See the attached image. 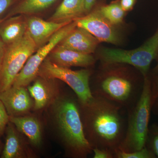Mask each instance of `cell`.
<instances>
[{"label":"cell","mask_w":158,"mask_h":158,"mask_svg":"<svg viewBox=\"0 0 158 158\" xmlns=\"http://www.w3.org/2000/svg\"><path fill=\"white\" fill-rule=\"evenodd\" d=\"M137 0H120L122 8L126 12L131 11Z\"/></svg>","instance_id":"484cf974"},{"label":"cell","mask_w":158,"mask_h":158,"mask_svg":"<svg viewBox=\"0 0 158 158\" xmlns=\"http://www.w3.org/2000/svg\"><path fill=\"white\" fill-rule=\"evenodd\" d=\"M0 100L9 116L27 115L34 106V101L25 87L11 86L0 93Z\"/></svg>","instance_id":"30bf717a"},{"label":"cell","mask_w":158,"mask_h":158,"mask_svg":"<svg viewBox=\"0 0 158 158\" xmlns=\"http://www.w3.org/2000/svg\"><path fill=\"white\" fill-rule=\"evenodd\" d=\"M77 27L76 23L73 21L57 31L46 44L37 49L28 59L12 86L26 88L37 78L40 66L51 52Z\"/></svg>","instance_id":"ba28073f"},{"label":"cell","mask_w":158,"mask_h":158,"mask_svg":"<svg viewBox=\"0 0 158 158\" xmlns=\"http://www.w3.org/2000/svg\"><path fill=\"white\" fill-rule=\"evenodd\" d=\"M48 58L57 65L68 68L77 66L88 68L96 62L92 55L82 53L58 44L51 52Z\"/></svg>","instance_id":"8fae6325"},{"label":"cell","mask_w":158,"mask_h":158,"mask_svg":"<svg viewBox=\"0 0 158 158\" xmlns=\"http://www.w3.org/2000/svg\"><path fill=\"white\" fill-rule=\"evenodd\" d=\"M99 9L102 15L113 25L116 27L123 23L126 12L122 8L120 0H114L109 4H106L105 0H99Z\"/></svg>","instance_id":"d6986e66"},{"label":"cell","mask_w":158,"mask_h":158,"mask_svg":"<svg viewBox=\"0 0 158 158\" xmlns=\"http://www.w3.org/2000/svg\"><path fill=\"white\" fill-rule=\"evenodd\" d=\"M99 6V0L97 1L94 7L89 12L73 21L77 27L87 30L100 42L118 44L120 39L116 26L102 15Z\"/></svg>","instance_id":"9c48e42d"},{"label":"cell","mask_w":158,"mask_h":158,"mask_svg":"<svg viewBox=\"0 0 158 158\" xmlns=\"http://www.w3.org/2000/svg\"><path fill=\"white\" fill-rule=\"evenodd\" d=\"M87 13L84 0H63L48 20L59 23L73 21Z\"/></svg>","instance_id":"2e32d148"},{"label":"cell","mask_w":158,"mask_h":158,"mask_svg":"<svg viewBox=\"0 0 158 158\" xmlns=\"http://www.w3.org/2000/svg\"><path fill=\"white\" fill-rule=\"evenodd\" d=\"M92 70L85 68L73 70L52 62L48 57L43 62L38 76L47 80L59 79L65 82L73 90L81 103L88 102L93 98L90 91V80Z\"/></svg>","instance_id":"52a82bcc"},{"label":"cell","mask_w":158,"mask_h":158,"mask_svg":"<svg viewBox=\"0 0 158 158\" xmlns=\"http://www.w3.org/2000/svg\"><path fill=\"white\" fill-rule=\"evenodd\" d=\"M27 31V20L18 15L7 20L0 27V36L8 45L21 38Z\"/></svg>","instance_id":"e0dca14e"},{"label":"cell","mask_w":158,"mask_h":158,"mask_svg":"<svg viewBox=\"0 0 158 158\" xmlns=\"http://www.w3.org/2000/svg\"><path fill=\"white\" fill-rule=\"evenodd\" d=\"M57 0H23L19 4L11 15H30L45 10Z\"/></svg>","instance_id":"ffe728a7"},{"label":"cell","mask_w":158,"mask_h":158,"mask_svg":"<svg viewBox=\"0 0 158 158\" xmlns=\"http://www.w3.org/2000/svg\"><path fill=\"white\" fill-rule=\"evenodd\" d=\"M15 0H0V16L9 9Z\"/></svg>","instance_id":"4316f807"},{"label":"cell","mask_w":158,"mask_h":158,"mask_svg":"<svg viewBox=\"0 0 158 158\" xmlns=\"http://www.w3.org/2000/svg\"><path fill=\"white\" fill-rule=\"evenodd\" d=\"M151 82L152 101V107L156 100L158 98V75H152L150 74Z\"/></svg>","instance_id":"d4e9b609"},{"label":"cell","mask_w":158,"mask_h":158,"mask_svg":"<svg viewBox=\"0 0 158 158\" xmlns=\"http://www.w3.org/2000/svg\"><path fill=\"white\" fill-rule=\"evenodd\" d=\"M158 158V125L154 123L149 127L146 145Z\"/></svg>","instance_id":"7402d4cb"},{"label":"cell","mask_w":158,"mask_h":158,"mask_svg":"<svg viewBox=\"0 0 158 158\" xmlns=\"http://www.w3.org/2000/svg\"><path fill=\"white\" fill-rule=\"evenodd\" d=\"M85 1V9L87 13L90 11L96 4L97 0H84Z\"/></svg>","instance_id":"f1b7e54d"},{"label":"cell","mask_w":158,"mask_h":158,"mask_svg":"<svg viewBox=\"0 0 158 158\" xmlns=\"http://www.w3.org/2000/svg\"><path fill=\"white\" fill-rule=\"evenodd\" d=\"M79 104L85 137L92 149L105 148L114 153L125 136L127 110L113 102L95 96L85 103L79 102Z\"/></svg>","instance_id":"6da1fadb"},{"label":"cell","mask_w":158,"mask_h":158,"mask_svg":"<svg viewBox=\"0 0 158 158\" xmlns=\"http://www.w3.org/2000/svg\"><path fill=\"white\" fill-rule=\"evenodd\" d=\"M6 46L0 36V66L2 62L3 58L6 52Z\"/></svg>","instance_id":"83f0119b"},{"label":"cell","mask_w":158,"mask_h":158,"mask_svg":"<svg viewBox=\"0 0 158 158\" xmlns=\"http://www.w3.org/2000/svg\"><path fill=\"white\" fill-rule=\"evenodd\" d=\"M5 131L6 141L1 153V158H25L32 156L21 138L19 131L10 122Z\"/></svg>","instance_id":"5bb4252c"},{"label":"cell","mask_w":158,"mask_h":158,"mask_svg":"<svg viewBox=\"0 0 158 158\" xmlns=\"http://www.w3.org/2000/svg\"><path fill=\"white\" fill-rule=\"evenodd\" d=\"M152 75H158V62L155 67L152 69V72L150 73Z\"/></svg>","instance_id":"f546056e"},{"label":"cell","mask_w":158,"mask_h":158,"mask_svg":"<svg viewBox=\"0 0 158 158\" xmlns=\"http://www.w3.org/2000/svg\"><path fill=\"white\" fill-rule=\"evenodd\" d=\"M114 158H156L155 155L146 146L139 150L126 152L118 149L114 152Z\"/></svg>","instance_id":"44dd1931"},{"label":"cell","mask_w":158,"mask_h":158,"mask_svg":"<svg viewBox=\"0 0 158 158\" xmlns=\"http://www.w3.org/2000/svg\"><path fill=\"white\" fill-rule=\"evenodd\" d=\"M152 109H154L155 111H158V98L157 99L156 102H155L153 106Z\"/></svg>","instance_id":"4dcf8cb0"},{"label":"cell","mask_w":158,"mask_h":158,"mask_svg":"<svg viewBox=\"0 0 158 158\" xmlns=\"http://www.w3.org/2000/svg\"><path fill=\"white\" fill-rule=\"evenodd\" d=\"M144 84L143 75L132 66L101 63L90 88L93 96L113 102L128 111L140 98Z\"/></svg>","instance_id":"7a4b0ae2"},{"label":"cell","mask_w":158,"mask_h":158,"mask_svg":"<svg viewBox=\"0 0 158 158\" xmlns=\"http://www.w3.org/2000/svg\"><path fill=\"white\" fill-rule=\"evenodd\" d=\"M37 45L26 31L21 38L8 44L0 66V93L10 88Z\"/></svg>","instance_id":"8992f818"},{"label":"cell","mask_w":158,"mask_h":158,"mask_svg":"<svg viewBox=\"0 0 158 158\" xmlns=\"http://www.w3.org/2000/svg\"><path fill=\"white\" fill-rule=\"evenodd\" d=\"M26 20L27 31L38 48L47 42L57 31L72 22H55L36 16H32Z\"/></svg>","instance_id":"7c38bea8"},{"label":"cell","mask_w":158,"mask_h":158,"mask_svg":"<svg viewBox=\"0 0 158 158\" xmlns=\"http://www.w3.org/2000/svg\"><path fill=\"white\" fill-rule=\"evenodd\" d=\"M92 153L94 158H114V153L105 148H93Z\"/></svg>","instance_id":"cb8c5ba5"},{"label":"cell","mask_w":158,"mask_h":158,"mask_svg":"<svg viewBox=\"0 0 158 158\" xmlns=\"http://www.w3.org/2000/svg\"><path fill=\"white\" fill-rule=\"evenodd\" d=\"M9 121L19 132L24 135L31 144L38 147L42 141V130L39 120L34 116L25 115L9 116Z\"/></svg>","instance_id":"9a60e30c"},{"label":"cell","mask_w":158,"mask_h":158,"mask_svg":"<svg viewBox=\"0 0 158 158\" xmlns=\"http://www.w3.org/2000/svg\"><path fill=\"white\" fill-rule=\"evenodd\" d=\"M56 100L55 119L67 154L71 157H87L92 153V148L84 133L78 99L65 95Z\"/></svg>","instance_id":"3957f363"},{"label":"cell","mask_w":158,"mask_h":158,"mask_svg":"<svg viewBox=\"0 0 158 158\" xmlns=\"http://www.w3.org/2000/svg\"><path fill=\"white\" fill-rule=\"evenodd\" d=\"M9 122V116L2 101L0 100V137L6 131Z\"/></svg>","instance_id":"603a6c76"},{"label":"cell","mask_w":158,"mask_h":158,"mask_svg":"<svg viewBox=\"0 0 158 158\" xmlns=\"http://www.w3.org/2000/svg\"><path fill=\"white\" fill-rule=\"evenodd\" d=\"M46 79L40 77L28 88L29 93L34 100V110H40L45 107L52 98V90L45 82Z\"/></svg>","instance_id":"ac0fdd59"},{"label":"cell","mask_w":158,"mask_h":158,"mask_svg":"<svg viewBox=\"0 0 158 158\" xmlns=\"http://www.w3.org/2000/svg\"><path fill=\"white\" fill-rule=\"evenodd\" d=\"M3 146L2 144V141L0 140V154L2 153V151Z\"/></svg>","instance_id":"1f68e13d"},{"label":"cell","mask_w":158,"mask_h":158,"mask_svg":"<svg viewBox=\"0 0 158 158\" xmlns=\"http://www.w3.org/2000/svg\"><path fill=\"white\" fill-rule=\"evenodd\" d=\"M150 74L144 78L142 93L137 103L127 111L125 136L118 149L131 152L142 149L146 145L152 109Z\"/></svg>","instance_id":"277c9868"},{"label":"cell","mask_w":158,"mask_h":158,"mask_svg":"<svg viewBox=\"0 0 158 158\" xmlns=\"http://www.w3.org/2000/svg\"><path fill=\"white\" fill-rule=\"evenodd\" d=\"M98 59L104 64L131 65L139 70L144 78L149 76L152 62L158 60V27L153 35L138 48L127 50L103 48L98 52Z\"/></svg>","instance_id":"5b68a950"},{"label":"cell","mask_w":158,"mask_h":158,"mask_svg":"<svg viewBox=\"0 0 158 158\" xmlns=\"http://www.w3.org/2000/svg\"><path fill=\"white\" fill-rule=\"evenodd\" d=\"M100 42L87 30L77 27L58 45L82 53L91 55Z\"/></svg>","instance_id":"4fadbf2b"}]
</instances>
